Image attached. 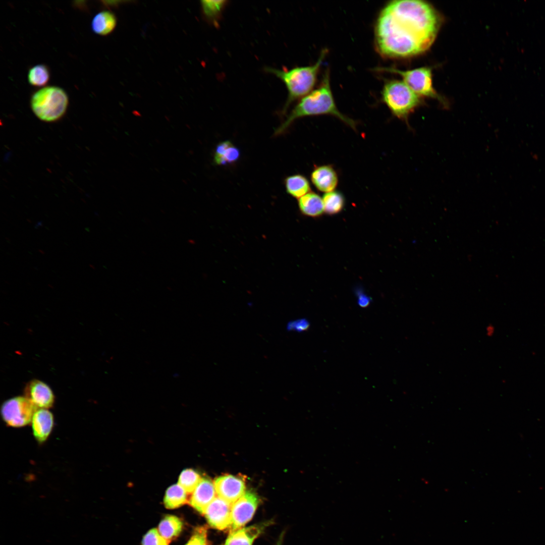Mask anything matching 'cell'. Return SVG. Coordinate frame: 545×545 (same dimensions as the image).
<instances>
[{
    "instance_id": "7402d4cb",
    "label": "cell",
    "mask_w": 545,
    "mask_h": 545,
    "mask_svg": "<svg viewBox=\"0 0 545 545\" xmlns=\"http://www.w3.org/2000/svg\"><path fill=\"white\" fill-rule=\"evenodd\" d=\"M228 1H201V8L205 19L209 23L217 25Z\"/></svg>"
},
{
    "instance_id": "484cf974",
    "label": "cell",
    "mask_w": 545,
    "mask_h": 545,
    "mask_svg": "<svg viewBox=\"0 0 545 545\" xmlns=\"http://www.w3.org/2000/svg\"><path fill=\"white\" fill-rule=\"evenodd\" d=\"M185 545H209L207 527L205 525L196 527Z\"/></svg>"
},
{
    "instance_id": "9c48e42d",
    "label": "cell",
    "mask_w": 545,
    "mask_h": 545,
    "mask_svg": "<svg viewBox=\"0 0 545 545\" xmlns=\"http://www.w3.org/2000/svg\"><path fill=\"white\" fill-rule=\"evenodd\" d=\"M232 505L223 499L216 497L203 514L209 526L219 530L230 531L232 525Z\"/></svg>"
},
{
    "instance_id": "f546056e",
    "label": "cell",
    "mask_w": 545,
    "mask_h": 545,
    "mask_svg": "<svg viewBox=\"0 0 545 545\" xmlns=\"http://www.w3.org/2000/svg\"><path fill=\"white\" fill-rule=\"evenodd\" d=\"M127 2L128 1H105V2L104 1V5H107L108 6L116 7H118V6L121 5V4L122 3H126V2Z\"/></svg>"
},
{
    "instance_id": "44dd1931",
    "label": "cell",
    "mask_w": 545,
    "mask_h": 545,
    "mask_svg": "<svg viewBox=\"0 0 545 545\" xmlns=\"http://www.w3.org/2000/svg\"><path fill=\"white\" fill-rule=\"evenodd\" d=\"M189 501L187 492L179 484L172 485L168 488L164 498L166 508L174 509L179 508Z\"/></svg>"
},
{
    "instance_id": "cb8c5ba5",
    "label": "cell",
    "mask_w": 545,
    "mask_h": 545,
    "mask_svg": "<svg viewBox=\"0 0 545 545\" xmlns=\"http://www.w3.org/2000/svg\"><path fill=\"white\" fill-rule=\"evenodd\" d=\"M200 475L192 469H186L182 471L178 479V484L187 493H192L202 479Z\"/></svg>"
},
{
    "instance_id": "4fadbf2b",
    "label": "cell",
    "mask_w": 545,
    "mask_h": 545,
    "mask_svg": "<svg viewBox=\"0 0 545 545\" xmlns=\"http://www.w3.org/2000/svg\"><path fill=\"white\" fill-rule=\"evenodd\" d=\"M216 495L214 483L209 478L204 477L192 493L188 502L192 508L203 515Z\"/></svg>"
},
{
    "instance_id": "6da1fadb",
    "label": "cell",
    "mask_w": 545,
    "mask_h": 545,
    "mask_svg": "<svg viewBox=\"0 0 545 545\" xmlns=\"http://www.w3.org/2000/svg\"><path fill=\"white\" fill-rule=\"evenodd\" d=\"M442 22L440 13L422 1L395 0L381 10L374 27V44L384 58H411L427 50Z\"/></svg>"
},
{
    "instance_id": "5bb4252c",
    "label": "cell",
    "mask_w": 545,
    "mask_h": 545,
    "mask_svg": "<svg viewBox=\"0 0 545 545\" xmlns=\"http://www.w3.org/2000/svg\"><path fill=\"white\" fill-rule=\"evenodd\" d=\"M271 521H267L248 527L240 528L230 531L224 545H252Z\"/></svg>"
},
{
    "instance_id": "4316f807",
    "label": "cell",
    "mask_w": 545,
    "mask_h": 545,
    "mask_svg": "<svg viewBox=\"0 0 545 545\" xmlns=\"http://www.w3.org/2000/svg\"><path fill=\"white\" fill-rule=\"evenodd\" d=\"M169 542L156 528L151 529L147 532L141 541L142 545H169Z\"/></svg>"
},
{
    "instance_id": "7c38bea8",
    "label": "cell",
    "mask_w": 545,
    "mask_h": 545,
    "mask_svg": "<svg viewBox=\"0 0 545 545\" xmlns=\"http://www.w3.org/2000/svg\"><path fill=\"white\" fill-rule=\"evenodd\" d=\"M312 184L324 193L335 190L339 183L338 173L331 165L315 166L310 174Z\"/></svg>"
},
{
    "instance_id": "8fae6325",
    "label": "cell",
    "mask_w": 545,
    "mask_h": 545,
    "mask_svg": "<svg viewBox=\"0 0 545 545\" xmlns=\"http://www.w3.org/2000/svg\"><path fill=\"white\" fill-rule=\"evenodd\" d=\"M24 395L38 408H50L54 402V396L50 387L39 380L29 382L24 389Z\"/></svg>"
},
{
    "instance_id": "277c9868",
    "label": "cell",
    "mask_w": 545,
    "mask_h": 545,
    "mask_svg": "<svg viewBox=\"0 0 545 545\" xmlns=\"http://www.w3.org/2000/svg\"><path fill=\"white\" fill-rule=\"evenodd\" d=\"M382 99L395 117L408 124V118L422 103V97L403 80H388L383 86Z\"/></svg>"
},
{
    "instance_id": "603a6c76",
    "label": "cell",
    "mask_w": 545,
    "mask_h": 545,
    "mask_svg": "<svg viewBox=\"0 0 545 545\" xmlns=\"http://www.w3.org/2000/svg\"><path fill=\"white\" fill-rule=\"evenodd\" d=\"M322 201L324 212L332 215L337 214L342 210L345 206V199L341 192L334 190L324 193L322 197Z\"/></svg>"
},
{
    "instance_id": "52a82bcc",
    "label": "cell",
    "mask_w": 545,
    "mask_h": 545,
    "mask_svg": "<svg viewBox=\"0 0 545 545\" xmlns=\"http://www.w3.org/2000/svg\"><path fill=\"white\" fill-rule=\"evenodd\" d=\"M38 409L26 397L17 396L2 404L1 414L4 422L9 426L21 427L31 422L33 415Z\"/></svg>"
},
{
    "instance_id": "ffe728a7",
    "label": "cell",
    "mask_w": 545,
    "mask_h": 545,
    "mask_svg": "<svg viewBox=\"0 0 545 545\" xmlns=\"http://www.w3.org/2000/svg\"><path fill=\"white\" fill-rule=\"evenodd\" d=\"M183 526V522L180 518L175 515H168L161 519L157 530L162 536L170 541L180 535Z\"/></svg>"
},
{
    "instance_id": "83f0119b",
    "label": "cell",
    "mask_w": 545,
    "mask_h": 545,
    "mask_svg": "<svg viewBox=\"0 0 545 545\" xmlns=\"http://www.w3.org/2000/svg\"><path fill=\"white\" fill-rule=\"evenodd\" d=\"M290 327L298 331H303L307 329L309 327V323L305 319H300L291 323Z\"/></svg>"
},
{
    "instance_id": "ba28073f",
    "label": "cell",
    "mask_w": 545,
    "mask_h": 545,
    "mask_svg": "<svg viewBox=\"0 0 545 545\" xmlns=\"http://www.w3.org/2000/svg\"><path fill=\"white\" fill-rule=\"evenodd\" d=\"M260 501L255 493L249 490L232 504V525L229 531L242 528L250 521Z\"/></svg>"
},
{
    "instance_id": "8992f818",
    "label": "cell",
    "mask_w": 545,
    "mask_h": 545,
    "mask_svg": "<svg viewBox=\"0 0 545 545\" xmlns=\"http://www.w3.org/2000/svg\"><path fill=\"white\" fill-rule=\"evenodd\" d=\"M375 70L396 74L421 97L438 99L445 104L446 101L438 93L433 86L431 68L423 67L408 70H401L393 67H378Z\"/></svg>"
},
{
    "instance_id": "e0dca14e",
    "label": "cell",
    "mask_w": 545,
    "mask_h": 545,
    "mask_svg": "<svg viewBox=\"0 0 545 545\" xmlns=\"http://www.w3.org/2000/svg\"><path fill=\"white\" fill-rule=\"evenodd\" d=\"M300 212L310 217H317L324 212L322 198L318 194L310 192L298 200Z\"/></svg>"
},
{
    "instance_id": "30bf717a",
    "label": "cell",
    "mask_w": 545,
    "mask_h": 545,
    "mask_svg": "<svg viewBox=\"0 0 545 545\" xmlns=\"http://www.w3.org/2000/svg\"><path fill=\"white\" fill-rule=\"evenodd\" d=\"M213 483L218 497L232 504L245 493V478L242 475H223L216 477Z\"/></svg>"
},
{
    "instance_id": "9a60e30c",
    "label": "cell",
    "mask_w": 545,
    "mask_h": 545,
    "mask_svg": "<svg viewBox=\"0 0 545 545\" xmlns=\"http://www.w3.org/2000/svg\"><path fill=\"white\" fill-rule=\"evenodd\" d=\"M54 424L53 414L47 409L38 408L32 421L33 434L39 443L45 442L51 432Z\"/></svg>"
},
{
    "instance_id": "3957f363",
    "label": "cell",
    "mask_w": 545,
    "mask_h": 545,
    "mask_svg": "<svg viewBox=\"0 0 545 545\" xmlns=\"http://www.w3.org/2000/svg\"><path fill=\"white\" fill-rule=\"evenodd\" d=\"M327 53L326 49H322L316 62L309 66H298L290 69H280L271 67L264 68L265 72L280 79L287 90V100L280 113L282 116L286 114L290 105L294 101L300 100L313 90Z\"/></svg>"
},
{
    "instance_id": "ac0fdd59",
    "label": "cell",
    "mask_w": 545,
    "mask_h": 545,
    "mask_svg": "<svg viewBox=\"0 0 545 545\" xmlns=\"http://www.w3.org/2000/svg\"><path fill=\"white\" fill-rule=\"evenodd\" d=\"M287 193L294 198H300L311 192L308 180L301 174H295L286 177L284 180Z\"/></svg>"
},
{
    "instance_id": "5b68a950",
    "label": "cell",
    "mask_w": 545,
    "mask_h": 545,
    "mask_svg": "<svg viewBox=\"0 0 545 545\" xmlns=\"http://www.w3.org/2000/svg\"><path fill=\"white\" fill-rule=\"evenodd\" d=\"M68 101V95L63 89L57 86H47L33 94L30 105L33 113L38 119L51 122L63 116Z\"/></svg>"
},
{
    "instance_id": "f1b7e54d",
    "label": "cell",
    "mask_w": 545,
    "mask_h": 545,
    "mask_svg": "<svg viewBox=\"0 0 545 545\" xmlns=\"http://www.w3.org/2000/svg\"><path fill=\"white\" fill-rule=\"evenodd\" d=\"M370 303V299L365 295L360 294L358 299V303L361 307L367 306Z\"/></svg>"
},
{
    "instance_id": "7a4b0ae2",
    "label": "cell",
    "mask_w": 545,
    "mask_h": 545,
    "mask_svg": "<svg viewBox=\"0 0 545 545\" xmlns=\"http://www.w3.org/2000/svg\"><path fill=\"white\" fill-rule=\"evenodd\" d=\"M331 115L356 130L357 122L341 113L337 106L330 85V72L327 69L319 85L302 98L274 132V135L285 133L297 119L305 117Z\"/></svg>"
},
{
    "instance_id": "4dcf8cb0",
    "label": "cell",
    "mask_w": 545,
    "mask_h": 545,
    "mask_svg": "<svg viewBox=\"0 0 545 545\" xmlns=\"http://www.w3.org/2000/svg\"><path fill=\"white\" fill-rule=\"evenodd\" d=\"M284 536V532H282L280 536V537L279 538V540H278L276 545H282Z\"/></svg>"
},
{
    "instance_id": "d6986e66",
    "label": "cell",
    "mask_w": 545,
    "mask_h": 545,
    "mask_svg": "<svg viewBox=\"0 0 545 545\" xmlns=\"http://www.w3.org/2000/svg\"><path fill=\"white\" fill-rule=\"evenodd\" d=\"M117 25V18L112 12L107 11L97 13L93 18L91 28L93 31L100 35H106L111 33Z\"/></svg>"
},
{
    "instance_id": "2e32d148",
    "label": "cell",
    "mask_w": 545,
    "mask_h": 545,
    "mask_svg": "<svg viewBox=\"0 0 545 545\" xmlns=\"http://www.w3.org/2000/svg\"><path fill=\"white\" fill-rule=\"evenodd\" d=\"M240 156V150L236 146L230 141H224L216 145L213 161L219 166L233 164L238 160Z\"/></svg>"
},
{
    "instance_id": "d4e9b609",
    "label": "cell",
    "mask_w": 545,
    "mask_h": 545,
    "mask_svg": "<svg viewBox=\"0 0 545 545\" xmlns=\"http://www.w3.org/2000/svg\"><path fill=\"white\" fill-rule=\"evenodd\" d=\"M49 79V73L46 66L37 65L30 69L28 73V80L30 84L35 86H42L46 84Z\"/></svg>"
}]
</instances>
